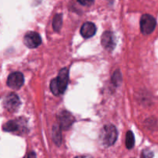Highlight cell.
Returning a JSON list of instances; mask_svg holds the SVG:
<instances>
[{
	"label": "cell",
	"instance_id": "cell-2",
	"mask_svg": "<svg viewBox=\"0 0 158 158\" xmlns=\"http://www.w3.org/2000/svg\"><path fill=\"white\" fill-rule=\"evenodd\" d=\"M117 139V128L112 124H107L103 127L100 134V140L105 147L114 144Z\"/></svg>",
	"mask_w": 158,
	"mask_h": 158
},
{
	"label": "cell",
	"instance_id": "cell-7",
	"mask_svg": "<svg viewBox=\"0 0 158 158\" xmlns=\"http://www.w3.org/2000/svg\"><path fill=\"white\" fill-rule=\"evenodd\" d=\"M24 83V77L19 72H15L9 76L7 80V85L9 87L13 89H18L22 87Z\"/></svg>",
	"mask_w": 158,
	"mask_h": 158
},
{
	"label": "cell",
	"instance_id": "cell-16",
	"mask_svg": "<svg viewBox=\"0 0 158 158\" xmlns=\"http://www.w3.org/2000/svg\"><path fill=\"white\" fill-rule=\"evenodd\" d=\"M78 2L85 6H89L94 2V0H77Z\"/></svg>",
	"mask_w": 158,
	"mask_h": 158
},
{
	"label": "cell",
	"instance_id": "cell-10",
	"mask_svg": "<svg viewBox=\"0 0 158 158\" xmlns=\"http://www.w3.org/2000/svg\"><path fill=\"white\" fill-rule=\"evenodd\" d=\"M97 32V27L94 25V23L90 22H86L82 26L80 29V33L83 38L89 39L90 37L94 36Z\"/></svg>",
	"mask_w": 158,
	"mask_h": 158
},
{
	"label": "cell",
	"instance_id": "cell-13",
	"mask_svg": "<svg viewBox=\"0 0 158 158\" xmlns=\"http://www.w3.org/2000/svg\"><path fill=\"white\" fill-rule=\"evenodd\" d=\"M135 143V140H134V136L132 131H129L127 133L126 136V146L127 149H132Z\"/></svg>",
	"mask_w": 158,
	"mask_h": 158
},
{
	"label": "cell",
	"instance_id": "cell-15",
	"mask_svg": "<svg viewBox=\"0 0 158 158\" xmlns=\"http://www.w3.org/2000/svg\"><path fill=\"white\" fill-rule=\"evenodd\" d=\"M154 157V153L149 149H145L142 151L141 158H152Z\"/></svg>",
	"mask_w": 158,
	"mask_h": 158
},
{
	"label": "cell",
	"instance_id": "cell-6",
	"mask_svg": "<svg viewBox=\"0 0 158 158\" xmlns=\"http://www.w3.org/2000/svg\"><path fill=\"white\" fill-rule=\"evenodd\" d=\"M59 126L62 130H68L75 121L74 117L66 110L61 111L58 116Z\"/></svg>",
	"mask_w": 158,
	"mask_h": 158
},
{
	"label": "cell",
	"instance_id": "cell-4",
	"mask_svg": "<svg viewBox=\"0 0 158 158\" xmlns=\"http://www.w3.org/2000/svg\"><path fill=\"white\" fill-rule=\"evenodd\" d=\"M20 100L15 94H9L6 97L4 100V106L9 112H15L19 108Z\"/></svg>",
	"mask_w": 158,
	"mask_h": 158
},
{
	"label": "cell",
	"instance_id": "cell-14",
	"mask_svg": "<svg viewBox=\"0 0 158 158\" xmlns=\"http://www.w3.org/2000/svg\"><path fill=\"white\" fill-rule=\"evenodd\" d=\"M122 82V76L121 73L119 70L115 71L114 74L112 77V83L115 85L116 86H118Z\"/></svg>",
	"mask_w": 158,
	"mask_h": 158
},
{
	"label": "cell",
	"instance_id": "cell-3",
	"mask_svg": "<svg viewBox=\"0 0 158 158\" xmlns=\"http://www.w3.org/2000/svg\"><path fill=\"white\" fill-rule=\"evenodd\" d=\"M156 19L149 14H144L140 19V30L144 35L152 33L156 27Z\"/></svg>",
	"mask_w": 158,
	"mask_h": 158
},
{
	"label": "cell",
	"instance_id": "cell-17",
	"mask_svg": "<svg viewBox=\"0 0 158 158\" xmlns=\"http://www.w3.org/2000/svg\"><path fill=\"white\" fill-rule=\"evenodd\" d=\"M27 158H36V155H35V154L34 152H31L29 154Z\"/></svg>",
	"mask_w": 158,
	"mask_h": 158
},
{
	"label": "cell",
	"instance_id": "cell-12",
	"mask_svg": "<svg viewBox=\"0 0 158 158\" xmlns=\"http://www.w3.org/2000/svg\"><path fill=\"white\" fill-rule=\"evenodd\" d=\"M62 23H63V15L62 14H56L54 16L52 21V27L54 30L59 32L62 27Z\"/></svg>",
	"mask_w": 158,
	"mask_h": 158
},
{
	"label": "cell",
	"instance_id": "cell-8",
	"mask_svg": "<svg viewBox=\"0 0 158 158\" xmlns=\"http://www.w3.org/2000/svg\"><path fill=\"white\" fill-rule=\"evenodd\" d=\"M101 44L104 49L108 51L114 50L116 46V39L114 33L110 31H106L102 35Z\"/></svg>",
	"mask_w": 158,
	"mask_h": 158
},
{
	"label": "cell",
	"instance_id": "cell-9",
	"mask_svg": "<svg viewBox=\"0 0 158 158\" xmlns=\"http://www.w3.org/2000/svg\"><path fill=\"white\" fill-rule=\"evenodd\" d=\"M25 124L26 123L23 119L10 120L3 126V130L7 132H17V131H23L26 128L24 127Z\"/></svg>",
	"mask_w": 158,
	"mask_h": 158
},
{
	"label": "cell",
	"instance_id": "cell-18",
	"mask_svg": "<svg viewBox=\"0 0 158 158\" xmlns=\"http://www.w3.org/2000/svg\"><path fill=\"white\" fill-rule=\"evenodd\" d=\"M75 158H93L90 156H78V157H76Z\"/></svg>",
	"mask_w": 158,
	"mask_h": 158
},
{
	"label": "cell",
	"instance_id": "cell-5",
	"mask_svg": "<svg viewBox=\"0 0 158 158\" xmlns=\"http://www.w3.org/2000/svg\"><path fill=\"white\" fill-rule=\"evenodd\" d=\"M23 42L28 48L34 49V48L38 47L41 45L42 39L37 32H29L25 35Z\"/></svg>",
	"mask_w": 158,
	"mask_h": 158
},
{
	"label": "cell",
	"instance_id": "cell-11",
	"mask_svg": "<svg viewBox=\"0 0 158 158\" xmlns=\"http://www.w3.org/2000/svg\"><path fill=\"white\" fill-rule=\"evenodd\" d=\"M52 138L53 141L57 146H60L62 143V136H61V128L59 125H55L52 129Z\"/></svg>",
	"mask_w": 158,
	"mask_h": 158
},
{
	"label": "cell",
	"instance_id": "cell-1",
	"mask_svg": "<svg viewBox=\"0 0 158 158\" xmlns=\"http://www.w3.org/2000/svg\"><path fill=\"white\" fill-rule=\"evenodd\" d=\"M69 81V70L67 68H63L59 73L56 78L50 82V89L55 96L63 94L66 89Z\"/></svg>",
	"mask_w": 158,
	"mask_h": 158
}]
</instances>
